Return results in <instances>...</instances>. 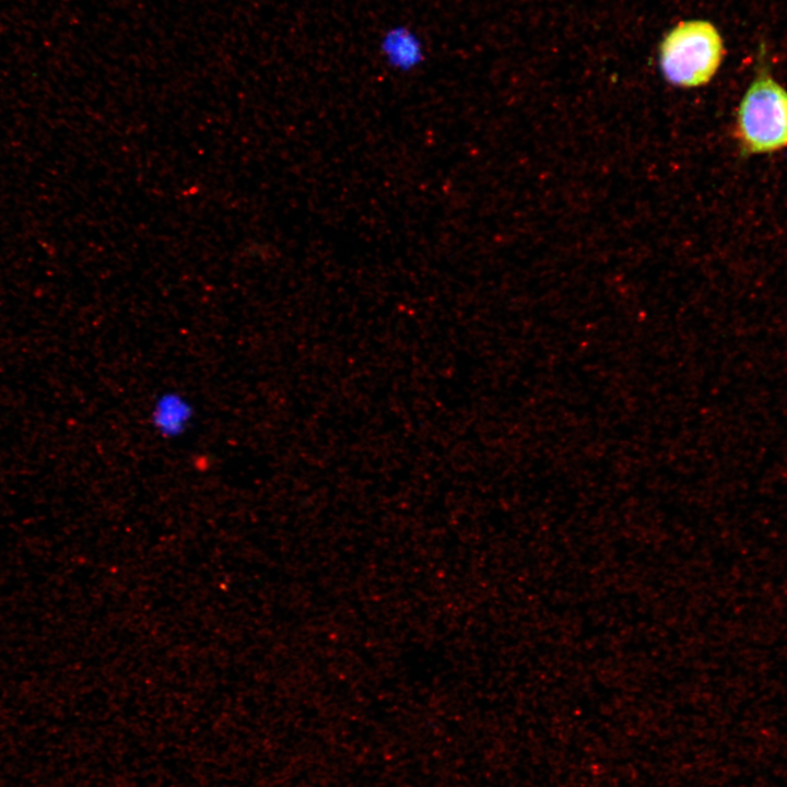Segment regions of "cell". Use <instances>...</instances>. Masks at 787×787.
Here are the masks:
<instances>
[{
    "mask_svg": "<svg viewBox=\"0 0 787 787\" xmlns=\"http://www.w3.org/2000/svg\"><path fill=\"white\" fill-rule=\"evenodd\" d=\"M156 411L157 424L166 428L174 426V424L175 426L181 424L185 418V411L180 403L177 402L175 404L166 402L163 407H158Z\"/></svg>",
    "mask_w": 787,
    "mask_h": 787,
    "instance_id": "obj_3",
    "label": "cell"
},
{
    "mask_svg": "<svg viewBox=\"0 0 787 787\" xmlns=\"http://www.w3.org/2000/svg\"><path fill=\"white\" fill-rule=\"evenodd\" d=\"M733 137L743 157L787 149V90L773 77L763 42L754 78L737 109Z\"/></svg>",
    "mask_w": 787,
    "mask_h": 787,
    "instance_id": "obj_1",
    "label": "cell"
},
{
    "mask_svg": "<svg viewBox=\"0 0 787 787\" xmlns=\"http://www.w3.org/2000/svg\"><path fill=\"white\" fill-rule=\"evenodd\" d=\"M725 55L716 26L705 20L679 23L659 48L660 68L666 80L677 86L707 84L719 69Z\"/></svg>",
    "mask_w": 787,
    "mask_h": 787,
    "instance_id": "obj_2",
    "label": "cell"
}]
</instances>
